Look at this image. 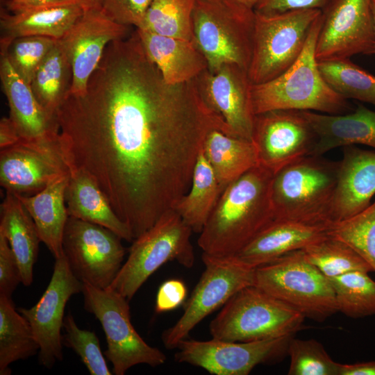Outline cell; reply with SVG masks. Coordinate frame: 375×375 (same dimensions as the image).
<instances>
[{
    "label": "cell",
    "mask_w": 375,
    "mask_h": 375,
    "mask_svg": "<svg viewBox=\"0 0 375 375\" xmlns=\"http://www.w3.org/2000/svg\"><path fill=\"white\" fill-rule=\"evenodd\" d=\"M56 119L70 171L94 180L134 239L188 192L207 133H228L193 80L165 82L136 30L108 44L85 92L68 94Z\"/></svg>",
    "instance_id": "obj_1"
},
{
    "label": "cell",
    "mask_w": 375,
    "mask_h": 375,
    "mask_svg": "<svg viewBox=\"0 0 375 375\" xmlns=\"http://www.w3.org/2000/svg\"><path fill=\"white\" fill-rule=\"evenodd\" d=\"M273 176L258 165L224 188L198 239L203 253L232 256L274 220Z\"/></svg>",
    "instance_id": "obj_2"
},
{
    "label": "cell",
    "mask_w": 375,
    "mask_h": 375,
    "mask_svg": "<svg viewBox=\"0 0 375 375\" xmlns=\"http://www.w3.org/2000/svg\"><path fill=\"white\" fill-rule=\"evenodd\" d=\"M322 13L315 22L305 47L296 62L280 76L252 84L251 96L255 115L274 110H294L340 115L353 110L348 99L325 81L315 57L322 26Z\"/></svg>",
    "instance_id": "obj_3"
},
{
    "label": "cell",
    "mask_w": 375,
    "mask_h": 375,
    "mask_svg": "<svg viewBox=\"0 0 375 375\" xmlns=\"http://www.w3.org/2000/svg\"><path fill=\"white\" fill-rule=\"evenodd\" d=\"M340 161L307 156L276 172L271 185L274 219L331 226Z\"/></svg>",
    "instance_id": "obj_4"
},
{
    "label": "cell",
    "mask_w": 375,
    "mask_h": 375,
    "mask_svg": "<svg viewBox=\"0 0 375 375\" xmlns=\"http://www.w3.org/2000/svg\"><path fill=\"white\" fill-rule=\"evenodd\" d=\"M256 13L235 0H196L192 13L194 42L208 69L235 64L247 70L251 62Z\"/></svg>",
    "instance_id": "obj_5"
},
{
    "label": "cell",
    "mask_w": 375,
    "mask_h": 375,
    "mask_svg": "<svg viewBox=\"0 0 375 375\" xmlns=\"http://www.w3.org/2000/svg\"><path fill=\"white\" fill-rule=\"evenodd\" d=\"M305 317L299 311L258 287L249 285L236 292L209 325L212 338L252 342L292 337Z\"/></svg>",
    "instance_id": "obj_6"
},
{
    "label": "cell",
    "mask_w": 375,
    "mask_h": 375,
    "mask_svg": "<svg viewBox=\"0 0 375 375\" xmlns=\"http://www.w3.org/2000/svg\"><path fill=\"white\" fill-rule=\"evenodd\" d=\"M254 285L322 322L338 312L328 278L306 258L302 249L255 268Z\"/></svg>",
    "instance_id": "obj_7"
},
{
    "label": "cell",
    "mask_w": 375,
    "mask_h": 375,
    "mask_svg": "<svg viewBox=\"0 0 375 375\" xmlns=\"http://www.w3.org/2000/svg\"><path fill=\"white\" fill-rule=\"evenodd\" d=\"M190 227L173 209L133 241L128 256L109 288L130 301L144 282L168 261L186 268L194 263Z\"/></svg>",
    "instance_id": "obj_8"
},
{
    "label": "cell",
    "mask_w": 375,
    "mask_h": 375,
    "mask_svg": "<svg viewBox=\"0 0 375 375\" xmlns=\"http://www.w3.org/2000/svg\"><path fill=\"white\" fill-rule=\"evenodd\" d=\"M255 13L253 51L248 75L252 84H260L280 76L296 62L322 10Z\"/></svg>",
    "instance_id": "obj_9"
},
{
    "label": "cell",
    "mask_w": 375,
    "mask_h": 375,
    "mask_svg": "<svg viewBox=\"0 0 375 375\" xmlns=\"http://www.w3.org/2000/svg\"><path fill=\"white\" fill-rule=\"evenodd\" d=\"M82 293L85 309L95 316L105 333L104 354L114 374L124 375L139 364L155 367L165 362V354L148 344L135 329L126 297L110 288L99 289L87 283H83Z\"/></svg>",
    "instance_id": "obj_10"
},
{
    "label": "cell",
    "mask_w": 375,
    "mask_h": 375,
    "mask_svg": "<svg viewBox=\"0 0 375 375\" xmlns=\"http://www.w3.org/2000/svg\"><path fill=\"white\" fill-rule=\"evenodd\" d=\"M202 260L205 269L184 304L183 315L162 335L167 349H176L178 343L206 316L223 306L242 288L254 285L255 268L232 256L203 253Z\"/></svg>",
    "instance_id": "obj_11"
},
{
    "label": "cell",
    "mask_w": 375,
    "mask_h": 375,
    "mask_svg": "<svg viewBox=\"0 0 375 375\" xmlns=\"http://www.w3.org/2000/svg\"><path fill=\"white\" fill-rule=\"evenodd\" d=\"M122 240L104 226L69 216L62 235L63 255L82 283L108 289L123 265Z\"/></svg>",
    "instance_id": "obj_12"
},
{
    "label": "cell",
    "mask_w": 375,
    "mask_h": 375,
    "mask_svg": "<svg viewBox=\"0 0 375 375\" xmlns=\"http://www.w3.org/2000/svg\"><path fill=\"white\" fill-rule=\"evenodd\" d=\"M69 174L60 148L59 133L39 140L21 139L0 151V184L6 192L34 195Z\"/></svg>",
    "instance_id": "obj_13"
},
{
    "label": "cell",
    "mask_w": 375,
    "mask_h": 375,
    "mask_svg": "<svg viewBox=\"0 0 375 375\" xmlns=\"http://www.w3.org/2000/svg\"><path fill=\"white\" fill-rule=\"evenodd\" d=\"M315 45L317 62L373 54L375 28L372 0H333L322 10Z\"/></svg>",
    "instance_id": "obj_14"
},
{
    "label": "cell",
    "mask_w": 375,
    "mask_h": 375,
    "mask_svg": "<svg viewBox=\"0 0 375 375\" xmlns=\"http://www.w3.org/2000/svg\"><path fill=\"white\" fill-rule=\"evenodd\" d=\"M252 342H233L212 338H185L178 344L176 362L201 367L214 375H247L258 365L275 360L287 350L290 338Z\"/></svg>",
    "instance_id": "obj_15"
},
{
    "label": "cell",
    "mask_w": 375,
    "mask_h": 375,
    "mask_svg": "<svg viewBox=\"0 0 375 375\" xmlns=\"http://www.w3.org/2000/svg\"><path fill=\"white\" fill-rule=\"evenodd\" d=\"M317 137L302 111L274 110L255 115L252 141L258 165L274 174L310 156Z\"/></svg>",
    "instance_id": "obj_16"
},
{
    "label": "cell",
    "mask_w": 375,
    "mask_h": 375,
    "mask_svg": "<svg viewBox=\"0 0 375 375\" xmlns=\"http://www.w3.org/2000/svg\"><path fill=\"white\" fill-rule=\"evenodd\" d=\"M83 283L72 273L64 255L56 258L49 285L38 303L17 310L28 321L40 346L39 361L51 368L62 360L64 312L70 297L82 292Z\"/></svg>",
    "instance_id": "obj_17"
},
{
    "label": "cell",
    "mask_w": 375,
    "mask_h": 375,
    "mask_svg": "<svg viewBox=\"0 0 375 375\" xmlns=\"http://www.w3.org/2000/svg\"><path fill=\"white\" fill-rule=\"evenodd\" d=\"M193 81L202 101L223 122L230 135L252 141L256 115L247 70L225 64L215 72L206 69Z\"/></svg>",
    "instance_id": "obj_18"
},
{
    "label": "cell",
    "mask_w": 375,
    "mask_h": 375,
    "mask_svg": "<svg viewBox=\"0 0 375 375\" xmlns=\"http://www.w3.org/2000/svg\"><path fill=\"white\" fill-rule=\"evenodd\" d=\"M129 26L109 17L101 8H86L71 29L59 40L72 69L69 94H82L99 65L106 47L124 39Z\"/></svg>",
    "instance_id": "obj_19"
},
{
    "label": "cell",
    "mask_w": 375,
    "mask_h": 375,
    "mask_svg": "<svg viewBox=\"0 0 375 375\" xmlns=\"http://www.w3.org/2000/svg\"><path fill=\"white\" fill-rule=\"evenodd\" d=\"M374 195L375 151L344 147L332 204L333 223L363 210Z\"/></svg>",
    "instance_id": "obj_20"
},
{
    "label": "cell",
    "mask_w": 375,
    "mask_h": 375,
    "mask_svg": "<svg viewBox=\"0 0 375 375\" xmlns=\"http://www.w3.org/2000/svg\"><path fill=\"white\" fill-rule=\"evenodd\" d=\"M330 226L286 219H274L246 246L229 256L256 268L292 251L327 238Z\"/></svg>",
    "instance_id": "obj_21"
},
{
    "label": "cell",
    "mask_w": 375,
    "mask_h": 375,
    "mask_svg": "<svg viewBox=\"0 0 375 375\" xmlns=\"http://www.w3.org/2000/svg\"><path fill=\"white\" fill-rule=\"evenodd\" d=\"M0 78L9 117L22 139L39 140L59 133L57 120L50 118L40 105L30 85L15 72L3 49H1Z\"/></svg>",
    "instance_id": "obj_22"
},
{
    "label": "cell",
    "mask_w": 375,
    "mask_h": 375,
    "mask_svg": "<svg viewBox=\"0 0 375 375\" xmlns=\"http://www.w3.org/2000/svg\"><path fill=\"white\" fill-rule=\"evenodd\" d=\"M317 140L310 156H320L337 147L363 144L375 149V111L358 104L340 115L302 111Z\"/></svg>",
    "instance_id": "obj_23"
},
{
    "label": "cell",
    "mask_w": 375,
    "mask_h": 375,
    "mask_svg": "<svg viewBox=\"0 0 375 375\" xmlns=\"http://www.w3.org/2000/svg\"><path fill=\"white\" fill-rule=\"evenodd\" d=\"M149 58L165 82L181 84L194 80L208 69L207 60L194 41L162 36L136 28Z\"/></svg>",
    "instance_id": "obj_24"
},
{
    "label": "cell",
    "mask_w": 375,
    "mask_h": 375,
    "mask_svg": "<svg viewBox=\"0 0 375 375\" xmlns=\"http://www.w3.org/2000/svg\"><path fill=\"white\" fill-rule=\"evenodd\" d=\"M65 197L69 217L104 226L128 242L134 240L128 226L117 215L99 186L85 172L70 171Z\"/></svg>",
    "instance_id": "obj_25"
},
{
    "label": "cell",
    "mask_w": 375,
    "mask_h": 375,
    "mask_svg": "<svg viewBox=\"0 0 375 375\" xmlns=\"http://www.w3.org/2000/svg\"><path fill=\"white\" fill-rule=\"evenodd\" d=\"M69 174L58 178L34 195L15 194L33 219L41 242L55 258L63 256L62 235L69 217L65 194Z\"/></svg>",
    "instance_id": "obj_26"
},
{
    "label": "cell",
    "mask_w": 375,
    "mask_h": 375,
    "mask_svg": "<svg viewBox=\"0 0 375 375\" xmlns=\"http://www.w3.org/2000/svg\"><path fill=\"white\" fill-rule=\"evenodd\" d=\"M0 233L8 240L17 260L22 283L31 285L41 240L31 215L10 192H6L1 205Z\"/></svg>",
    "instance_id": "obj_27"
},
{
    "label": "cell",
    "mask_w": 375,
    "mask_h": 375,
    "mask_svg": "<svg viewBox=\"0 0 375 375\" xmlns=\"http://www.w3.org/2000/svg\"><path fill=\"white\" fill-rule=\"evenodd\" d=\"M85 8L83 5L75 4L17 13L1 12V43L8 45L14 39L24 36L60 40L71 29Z\"/></svg>",
    "instance_id": "obj_28"
},
{
    "label": "cell",
    "mask_w": 375,
    "mask_h": 375,
    "mask_svg": "<svg viewBox=\"0 0 375 375\" xmlns=\"http://www.w3.org/2000/svg\"><path fill=\"white\" fill-rule=\"evenodd\" d=\"M202 152L223 190L258 165L253 141L228 135L217 128L207 133Z\"/></svg>",
    "instance_id": "obj_29"
},
{
    "label": "cell",
    "mask_w": 375,
    "mask_h": 375,
    "mask_svg": "<svg viewBox=\"0 0 375 375\" xmlns=\"http://www.w3.org/2000/svg\"><path fill=\"white\" fill-rule=\"evenodd\" d=\"M223 192L202 149L197 158L188 192L172 207L190 227L200 233Z\"/></svg>",
    "instance_id": "obj_30"
},
{
    "label": "cell",
    "mask_w": 375,
    "mask_h": 375,
    "mask_svg": "<svg viewBox=\"0 0 375 375\" xmlns=\"http://www.w3.org/2000/svg\"><path fill=\"white\" fill-rule=\"evenodd\" d=\"M72 82V66L58 40L30 83L36 99L50 118L57 120V110L68 95Z\"/></svg>",
    "instance_id": "obj_31"
},
{
    "label": "cell",
    "mask_w": 375,
    "mask_h": 375,
    "mask_svg": "<svg viewBox=\"0 0 375 375\" xmlns=\"http://www.w3.org/2000/svg\"><path fill=\"white\" fill-rule=\"evenodd\" d=\"M39 350L28 321L15 309L11 298L0 295V374L10 375L11 363L26 360Z\"/></svg>",
    "instance_id": "obj_32"
},
{
    "label": "cell",
    "mask_w": 375,
    "mask_h": 375,
    "mask_svg": "<svg viewBox=\"0 0 375 375\" xmlns=\"http://www.w3.org/2000/svg\"><path fill=\"white\" fill-rule=\"evenodd\" d=\"M196 0H153L138 28L162 36L194 41Z\"/></svg>",
    "instance_id": "obj_33"
},
{
    "label": "cell",
    "mask_w": 375,
    "mask_h": 375,
    "mask_svg": "<svg viewBox=\"0 0 375 375\" xmlns=\"http://www.w3.org/2000/svg\"><path fill=\"white\" fill-rule=\"evenodd\" d=\"M328 84L347 99H355L375 106V76L349 58L318 62Z\"/></svg>",
    "instance_id": "obj_34"
},
{
    "label": "cell",
    "mask_w": 375,
    "mask_h": 375,
    "mask_svg": "<svg viewBox=\"0 0 375 375\" xmlns=\"http://www.w3.org/2000/svg\"><path fill=\"white\" fill-rule=\"evenodd\" d=\"M302 251L308 261L327 278L353 271L374 272L372 267L350 246L330 235Z\"/></svg>",
    "instance_id": "obj_35"
},
{
    "label": "cell",
    "mask_w": 375,
    "mask_h": 375,
    "mask_svg": "<svg viewBox=\"0 0 375 375\" xmlns=\"http://www.w3.org/2000/svg\"><path fill=\"white\" fill-rule=\"evenodd\" d=\"M328 278L338 312L354 319L375 315V281L367 272L353 271Z\"/></svg>",
    "instance_id": "obj_36"
},
{
    "label": "cell",
    "mask_w": 375,
    "mask_h": 375,
    "mask_svg": "<svg viewBox=\"0 0 375 375\" xmlns=\"http://www.w3.org/2000/svg\"><path fill=\"white\" fill-rule=\"evenodd\" d=\"M328 235L350 246L375 272V200L355 215L332 224Z\"/></svg>",
    "instance_id": "obj_37"
},
{
    "label": "cell",
    "mask_w": 375,
    "mask_h": 375,
    "mask_svg": "<svg viewBox=\"0 0 375 375\" xmlns=\"http://www.w3.org/2000/svg\"><path fill=\"white\" fill-rule=\"evenodd\" d=\"M287 351L290 357L289 375H338L340 363L334 361L324 346L314 339L290 338Z\"/></svg>",
    "instance_id": "obj_38"
},
{
    "label": "cell",
    "mask_w": 375,
    "mask_h": 375,
    "mask_svg": "<svg viewBox=\"0 0 375 375\" xmlns=\"http://www.w3.org/2000/svg\"><path fill=\"white\" fill-rule=\"evenodd\" d=\"M58 40L43 36H24L7 45L1 44L15 72L30 85L32 78Z\"/></svg>",
    "instance_id": "obj_39"
},
{
    "label": "cell",
    "mask_w": 375,
    "mask_h": 375,
    "mask_svg": "<svg viewBox=\"0 0 375 375\" xmlns=\"http://www.w3.org/2000/svg\"><path fill=\"white\" fill-rule=\"evenodd\" d=\"M63 328L65 334L62 336V344L74 350L91 375L112 374L108 369L94 332L80 328L69 312L65 317Z\"/></svg>",
    "instance_id": "obj_40"
},
{
    "label": "cell",
    "mask_w": 375,
    "mask_h": 375,
    "mask_svg": "<svg viewBox=\"0 0 375 375\" xmlns=\"http://www.w3.org/2000/svg\"><path fill=\"white\" fill-rule=\"evenodd\" d=\"M153 0H99L101 9L112 19L138 28Z\"/></svg>",
    "instance_id": "obj_41"
},
{
    "label": "cell",
    "mask_w": 375,
    "mask_h": 375,
    "mask_svg": "<svg viewBox=\"0 0 375 375\" xmlns=\"http://www.w3.org/2000/svg\"><path fill=\"white\" fill-rule=\"evenodd\" d=\"M22 283L19 268L10 246L0 233V295L11 298V295Z\"/></svg>",
    "instance_id": "obj_42"
},
{
    "label": "cell",
    "mask_w": 375,
    "mask_h": 375,
    "mask_svg": "<svg viewBox=\"0 0 375 375\" xmlns=\"http://www.w3.org/2000/svg\"><path fill=\"white\" fill-rule=\"evenodd\" d=\"M187 293V288L181 280L173 278L165 281L157 292L156 312L161 313L174 310L183 303Z\"/></svg>",
    "instance_id": "obj_43"
},
{
    "label": "cell",
    "mask_w": 375,
    "mask_h": 375,
    "mask_svg": "<svg viewBox=\"0 0 375 375\" xmlns=\"http://www.w3.org/2000/svg\"><path fill=\"white\" fill-rule=\"evenodd\" d=\"M333 0H258L253 10L260 14H275L298 10H323Z\"/></svg>",
    "instance_id": "obj_44"
},
{
    "label": "cell",
    "mask_w": 375,
    "mask_h": 375,
    "mask_svg": "<svg viewBox=\"0 0 375 375\" xmlns=\"http://www.w3.org/2000/svg\"><path fill=\"white\" fill-rule=\"evenodd\" d=\"M75 4L85 7L82 0H7L6 2L8 10L12 13Z\"/></svg>",
    "instance_id": "obj_45"
},
{
    "label": "cell",
    "mask_w": 375,
    "mask_h": 375,
    "mask_svg": "<svg viewBox=\"0 0 375 375\" xmlns=\"http://www.w3.org/2000/svg\"><path fill=\"white\" fill-rule=\"evenodd\" d=\"M21 139L10 118L2 117L0 121V149L12 146L19 142Z\"/></svg>",
    "instance_id": "obj_46"
},
{
    "label": "cell",
    "mask_w": 375,
    "mask_h": 375,
    "mask_svg": "<svg viewBox=\"0 0 375 375\" xmlns=\"http://www.w3.org/2000/svg\"><path fill=\"white\" fill-rule=\"evenodd\" d=\"M338 375H375V361L340 364Z\"/></svg>",
    "instance_id": "obj_47"
},
{
    "label": "cell",
    "mask_w": 375,
    "mask_h": 375,
    "mask_svg": "<svg viewBox=\"0 0 375 375\" xmlns=\"http://www.w3.org/2000/svg\"><path fill=\"white\" fill-rule=\"evenodd\" d=\"M241 4L253 9L258 0H235Z\"/></svg>",
    "instance_id": "obj_48"
},
{
    "label": "cell",
    "mask_w": 375,
    "mask_h": 375,
    "mask_svg": "<svg viewBox=\"0 0 375 375\" xmlns=\"http://www.w3.org/2000/svg\"><path fill=\"white\" fill-rule=\"evenodd\" d=\"M86 8H100L99 0H82Z\"/></svg>",
    "instance_id": "obj_49"
},
{
    "label": "cell",
    "mask_w": 375,
    "mask_h": 375,
    "mask_svg": "<svg viewBox=\"0 0 375 375\" xmlns=\"http://www.w3.org/2000/svg\"><path fill=\"white\" fill-rule=\"evenodd\" d=\"M372 8L374 22V28H375V0H372ZM373 54H375V44H374Z\"/></svg>",
    "instance_id": "obj_50"
}]
</instances>
